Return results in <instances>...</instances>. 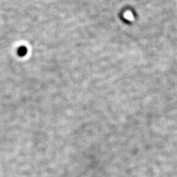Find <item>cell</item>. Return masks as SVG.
Instances as JSON below:
<instances>
[{
  "label": "cell",
  "instance_id": "cell-1",
  "mask_svg": "<svg viewBox=\"0 0 177 177\" xmlns=\"http://www.w3.org/2000/svg\"><path fill=\"white\" fill-rule=\"evenodd\" d=\"M27 53H28V49L26 46L22 45L19 47L17 50V55L20 57H23L26 55Z\"/></svg>",
  "mask_w": 177,
  "mask_h": 177
}]
</instances>
